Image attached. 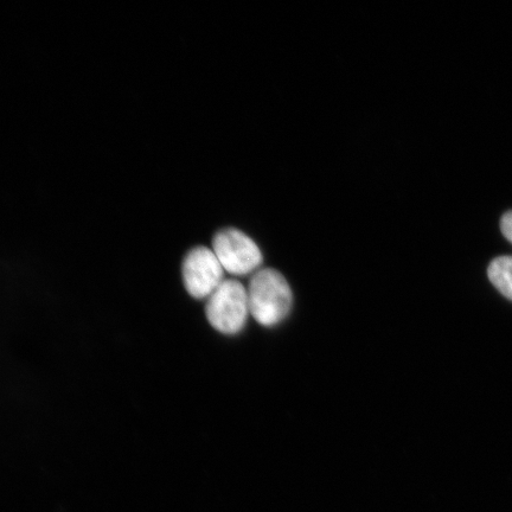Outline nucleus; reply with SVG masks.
<instances>
[{"instance_id": "3", "label": "nucleus", "mask_w": 512, "mask_h": 512, "mask_svg": "<svg viewBox=\"0 0 512 512\" xmlns=\"http://www.w3.org/2000/svg\"><path fill=\"white\" fill-rule=\"evenodd\" d=\"M213 251L224 272L239 277L258 272L262 264L258 245L238 229H224L217 233Z\"/></svg>"}, {"instance_id": "4", "label": "nucleus", "mask_w": 512, "mask_h": 512, "mask_svg": "<svg viewBox=\"0 0 512 512\" xmlns=\"http://www.w3.org/2000/svg\"><path fill=\"white\" fill-rule=\"evenodd\" d=\"M182 273L185 288L196 299H208L226 280L213 249L203 246L191 249L185 256Z\"/></svg>"}, {"instance_id": "6", "label": "nucleus", "mask_w": 512, "mask_h": 512, "mask_svg": "<svg viewBox=\"0 0 512 512\" xmlns=\"http://www.w3.org/2000/svg\"><path fill=\"white\" fill-rule=\"evenodd\" d=\"M501 229L505 238L512 243V211L502 217Z\"/></svg>"}, {"instance_id": "2", "label": "nucleus", "mask_w": 512, "mask_h": 512, "mask_svg": "<svg viewBox=\"0 0 512 512\" xmlns=\"http://www.w3.org/2000/svg\"><path fill=\"white\" fill-rule=\"evenodd\" d=\"M208 322L224 335H236L245 329L249 311L247 288L236 280H224L208 298Z\"/></svg>"}, {"instance_id": "5", "label": "nucleus", "mask_w": 512, "mask_h": 512, "mask_svg": "<svg viewBox=\"0 0 512 512\" xmlns=\"http://www.w3.org/2000/svg\"><path fill=\"white\" fill-rule=\"evenodd\" d=\"M491 284L512 302V255L498 256L488 268Z\"/></svg>"}, {"instance_id": "1", "label": "nucleus", "mask_w": 512, "mask_h": 512, "mask_svg": "<svg viewBox=\"0 0 512 512\" xmlns=\"http://www.w3.org/2000/svg\"><path fill=\"white\" fill-rule=\"evenodd\" d=\"M251 316L266 328L278 325L290 315L293 296L284 275L265 268L254 273L247 288Z\"/></svg>"}]
</instances>
